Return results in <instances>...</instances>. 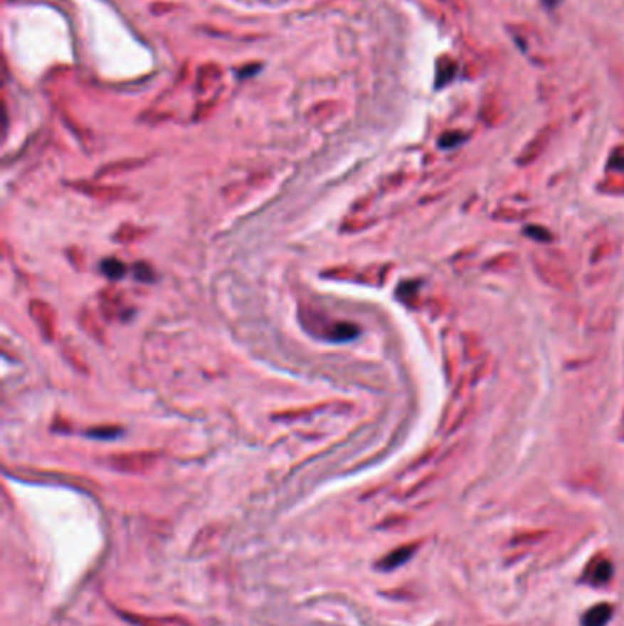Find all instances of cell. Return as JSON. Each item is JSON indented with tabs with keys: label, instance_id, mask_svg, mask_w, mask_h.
<instances>
[{
	"label": "cell",
	"instance_id": "obj_1",
	"mask_svg": "<svg viewBox=\"0 0 624 626\" xmlns=\"http://www.w3.org/2000/svg\"><path fill=\"white\" fill-rule=\"evenodd\" d=\"M611 577H613V564L606 557H595L582 575V579L591 586H604L610 583Z\"/></svg>",
	"mask_w": 624,
	"mask_h": 626
},
{
	"label": "cell",
	"instance_id": "obj_2",
	"mask_svg": "<svg viewBox=\"0 0 624 626\" xmlns=\"http://www.w3.org/2000/svg\"><path fill=\"white\" fill-rule=\"evenodd\" d=\"M536 267H539L540 277L546 279L549 284H553V286L569 287V284H571V277H569V273L566 271V267L562 270L560 264H553L551 260L547 264L544 258H540V260H536Z\"/></svg>",
	"mask_w": 624,
	"mask_h": 626
},
{
	"label": "cell",
	"instance_id": "obj_3",
	"mask_svg": "<svg viewBox=\"0 0 624 626\" xmlns=\"http://www.w3.org/2000/svg\"><path fill=\"white\" fill-rule=\"evenodd\" d=\"M613 615V606L608 603H598L590 608L582 617V626H606Z\"/></svg>",
	"mask_w": 624,
	"mask_h": 626
},
{
	"label": "cell",
	"instance_id": "obj_4",
	"mask_svg": "<svg viewBox=\"0 0 624 626\" xmlns=\"http://www.w3.org/2000/svg\"><path fill=\"white\" fill-rule=\"evenodd\" d=\"M414 551H416V546H405V548L396 549V551H392L385 561L379 562V568H383V570H393V568L401 566V564H405V562L412 557Z\"/></svg>",
	"mask_w": 624,
	"mask_h": 626
},
{
	"label": "cell",
	"instance_id": "obj_5",
	"mask_svg": "<svg viewBox=\"0 0 624 626\" xmlns=\"http://www.w3.org/2000/svg\"><path fill=\"white\" fill-rule=\"evenodd\" d=\"M30 308H31V313H33V319L41 327L43 334H46V337L50 339V337H52V331H53V312L50 309V306L43 304V312H37V308H35L33 304H31Z\"/></svg>",
	"mask_w": 624,
	"mask_h": 626
},
{
	"label": "cell",
	"instance_id": "obj_6",
	"mask_svg": "<svg viewBox=\"0 0 624 626\" xmlns=\"http://www.w3.org/2000/svg\"><path fill=\"white\" fill-rule=\"evenodd\" d=\"M101 271H103L107 277H110V279H121L125 275V266L121 262L114 260V258H108V260H105L103 264H101Z\"/></svg>",
	"mask_w": 624,
	"mask_h": 626
}]
</instances>
